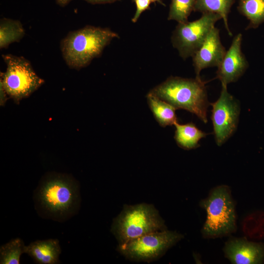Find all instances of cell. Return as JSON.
<instances>
[{
  "instance_id": "cell-1",
  "label": "cell",
  "mask_w": 264,
  "mask_h": 264,
  "mask_svg": "<svg viewBox=\"0 0 264 264\" xmlns=\"http://www.w3.org/2000/svg\"><path fill=\"white\" fill-rule=\"evenodd\" d=\"M33 200L35 209L42 218L66 221L80 209L79 183L68 175L48 173L43 177L34 191Z\"/></svg>"
},
{
  "instance_id": "cell-2",
  "label": "cell",
  "mask_w": 264,
  "mask_h": 264,
  "mask_svg": "<svg viewBox=\"0 0 264 264\" xmlns=\"http://www.w3.org/2000/svg\"><path fill=\"white\" fill-rule=\"evenodd\" d=\"M118 34L108 28L87 25L69 32L60 42L65 62L71 69L79 70L99 57Z\"/></svg>"
},
{
  "instance_id": "cell-3",
  "label": "cell",
  "mask_w": 264,
  "mask_h": 264,
  "mask_svg": "<svg viewBox=\"0 0 264 264\" xmlns=\"http://www.w3.org/2000/svg\"><path fill=\"white\" fill-rule=\"evenodd\" d=\"M205 82L195 79L170 77L151 90V93L172 105L196 114L204 123L208 122Z\"/></svg>"
},
{
  "instance_id": "cell-4",
  "label": "cell",
  "mask_w": 264,
  "mask_h": 264,
  "mask_svg": "<svg viewBox=\"0 0 264 264\" xmlns=\"http://www.w3.org/2000/svg\"><path fill=\"white\" fill-rule=\"evenodd\" d=\"M206 214L201 230L202 237L213 239L229 236L237 228V214L230 188L222 184L212 188L199 203Z\"/></svg>"
},
{
  "instance_id": "cell-5",
  "label": "cell",
  "mask_w": 264,
  "mask_h": 264,
  "mask_svg": "<svg viewBox=\"0 0 264 264\" xmlns=\"http://www.w3.org/2000/svg\"><path fill=\"white\" fill-rule=\"evenodd\" d=\"M167 229L158 211L151 204H125L112 221L110 231L118 244L145 234Z\"/></svg>"
},
{
  "instance_id": "cell-6",
  "label": "cell",
  "mask_w": 264,
  "mask_h": 264,
  "mask_svg": "<svg viewBox=\"0 0 264 264\" xmlns=\"http://www.w3.org/2000/svg\"><path fill=\"white\" fill-rule=\"evenodd\" d=\"M6 65L5 72H0V86L9 98L15 103L29 97L44 83L33 68L30 62L22 56L2 54Z\"/></svg>"
},
{
  "instance_id": "cell-7",
  "label": "cell",
  "mask_w": 264,
  "mask_h": 264,
  "mask_svg": "<svg viewBox=\"0 0 264 264\" xmlns=\"http://www.w3.org/2000/svg\"><path fill=\"white\" fill-rule=\"evenodd\" d=\"M183 238L176 231H156L118 244L117 250L131 261L151 263L162 257Z\"/></svg>"
},
{
  "instance_id": "cell-8",
  "label": "cell",
  "mask_w": 264,
  "mask_h": 264,
  "mask_svg": "<svg viewBox=\"0 0 264 264\" xmlns=\"http://www.w3.org/2000/svg\"><path fill=\"white\" fill-rule=\"evenodd\" d=\"M221 16L213 13L202 14L193 22L178 23L173 33V45L184 59L193 57Z\"/></svg>"
},
{
  "instance_id": "cell-9",
  "label": "cell",
  "mask_w": 264,
  "mask_h": 264,
  "mask_svg": "<svg viewBox=\"0 0 264 264\" xmlns=\"http://www.w3.org/2000/svg\"><path fill=\"white\" fill-rule=\"evenodd\" d=\"M221 85L220 97L210 103L215 138L218 146L224 144L235 132L240 113L238 101L228 92L227 86Z\"/></svg>"
},
{
  "instance_id": "cell-10",
  "label": "cell",
  "mask_w": 264,
  "mask_h": 264,
  "mask_svg": "<svg viewBox=\"0 0 264 264\" xmlns=\"http://www.w3.org/2000/svg\"><path fill=\"white\" fill-rule=\"evenodd\" d=\"M242 42V34L239 33L234 38L218 67L216 78L220 80L221 85L227 86L237 81L248 67V63L241 50Z\"/></svg>"
},
{
  "instance_id": "cell-11",
  "label": "cell",
  "mask_w": 264,
  "mask_h": 264,
  "mask_svg": "<svg viewBox=\"0 0 264 264\" xmlns=\"http://www.w3.org/2000/svg\"><path fill=\"white\" fill-rule=\"evenodd\" d=\"M223 252L233 264H264V243L245 238L230 237L225 242Z\"/></svg>"
},
{
  "instance_id": "cell-12",
  "label": "cell",
  "mask_w": 264,
  "mask_h": 264,
  "mask_svg": "<svg viewBox=\"0 0 264 264\" xmlns=\"http://www.w3.org/2000/svg\"><path fill=\"white\" fill-rule=\"evenodd\" d=\"M226 51L220 41L219 29L214 26L192 57L196 77L200 78V72L205 68L218 67Z\"/></svg>"
},
{
  "instance_id": "cell-13",
  "label": "cell",
  "mask_w": 264,
  "mask_h": 264,
  "mask_svg": "<svg viewBox=\"0 0 264 264\" xmlns=\"http://www.w3.org/2000/svg\"><path fill=\"white\" fill-rule=\"evenodd\" d=\"M61 253L59 242L57 239L38 240L26 246L25 253L40 264L60 263L59 257Z\"/></svg>"
},
{
  "instance_id": "cell-14",
  "label": "cell",
  "mask_w": 264,
  "mask_h": 264,
  "mask_svg": "<svg viewBox=\"0 0 264 264\" xmlns=\"http://www.w3.org/2000/svg\"><path fill=\"white\" fill-rule=\"evenodd\" d=\"M174 125L176 127L175 140L179 147L185 150L198 147L200 139L208 134L199 130L192 122L185 124L176 122Z\"/></svg>"
},
{
  "instance_id": "cell-15",
  "label": "cell",
  "mask_w": 264,
  "mask_h": 264,
  "mask_svg": "<svg viewBox=\"0 0 264 264\" xmlns=\"http://www.w3.org/2000/svg\"><path fill=\"white\" fill-rule=\"evenodd\" d=\"M149 106L159 124L163 127L177 122L175 110L171 104L149 92L147 95Z\"/></svg>"
},
{
  "instance_id": "cell-16",
  "label": "cell",
  "mask_w": 264,
  "mask_h": 264,
  "mask_svg": "<svg viewBox=\"0 0 264 264\" xmlns=\"http://www.w3.org/2000/svg\"><path fill=\"white\" fill-rule=\"evenodd\" d=\"M235 0H196L194 11L202 14L213 13L220 15L230 36L232 34L228 23V15Z\"/></svg>"
},
{
  "instance_id": "cell-17",
  "label": "cell",
  "mask_w": 264,
  "mask_h": 264,
  "mask_svg": "<svg viewBox=\"0 0 264 264\" xmlns=\"http://www.w3.org/2000/svg\"><path fill=\"white\" fill-rule=\"evenodd\" d=\"M25 32L19 20L2 18L0 20V48H6L11 44L20 42Z\"/></svg>"
},
{
  "instance_id": "cell-18",
  "label": "cell",
  "mask_w": 264,
  "mask_h": 264,
  "mask_svg": "<svg viewBox=\"0 0 264 264\" xmlns=\"http://www.w3.org/2000/svg\"><path fill=\"white\" fill-rule=\"evenodd\" d=\"M237 9L249 21L246 30L256 28L264 22V0H240Z\"/></svg>"
},
{
  "instance_id": "cell-19",
  "label": "cell",
  "mask_w": 264,
  "mask_h": 264,
  "mask_svg": "<svg viewBox=\"0 0 264 264\" xmlns=\"http://www.w3.org/2000/svg\"><path fill=\"white\" fill-rule=\"evenodd\" d=\"M26 246L20 238H16L0 247V264H19L22 254L25 253Z\"/></svg>"
},
{
  "instance_id": "cell-20",
  "label": "cell",
  "mask_w": 264,
  "mask_h": 264,
  "mask_svg": "<svg viewBox=\"0 0 264 264\" xmlns=\"http://www.w3.org/2000/svg\"><path fill=\"white\" fill-rule=\"evenodd\" d=\"M196 0H171L168 20H175L178 23L188 21L191 12L194 11Z\"/></svg>"
},
{
  "instance_id": "cell-21",
  "label": "cell",
  "mask_w": 264,
  "mask_h": 264,
  "mask_svg": "<svg viewBox=\"0 0 264 264\" xmlns=\"http://www.w3.org/2000/svg\"><path fill=\"white\" fill-rule=\"evenodd\" d=\"M132 1L135 3L136 10L132 21L136 22L142 12L151 9L150 5L152 2L151 0H132Z\"/></svg>"
},
{
  "instance_id": "cell-22",
  "label": "cell",
  "mask_w": 264,
  "mask_h": 264,
  "mask_svg": "<svg viewBox=\"0 0 264 264\" xmlns=\"http://www.w3.org/2000/svg\"><path fill=\"white\" fill-rule=\"evenodd\" d=\"M92 4L112 3L119 0H84Z\"/></svg>"
},
{
  "instance_id": "cell-23",
  "label": "cell",
  "mask_w": 264,
  "mask_h": 264,
  "mask_svg": "<svg viewBox=\"0 0 264 264\" xmlns=\"http://www.w3.org/2000/svg\"><path fill=\"white\" fill-rule=\"evenodd\" d=\"M0 105L3 106L7 101V99L9 98L6 92L3 88L0 86Z\"/></svg>"
},
{
  "instance_id": "cell-24",
  "label": "cell",
  "mask_w": 264,
  "mask_h": 264,
  "mask_svg": "<svg viewBox=\"0 0 264 264\" xmlns=\"http://www.w3.org/2000/svg\"><path fill=\"white\" fill-rule=\"evenodd\" d=\"M71 0H56V3L59 6L64 7Z\"/></svg>"
},
{
  "instance_id": "cell-25",
  "label": "cell",
  "mask_w": 264,
  "mask_h": 264,
  "mask_svg": "<svg viewBox=\"0 0 264 264\" xmlns=\"http://www.w3.org/2000/svg\"><path fill=\"white\" fill-rule=\"evenodd\" d=\"M151 0L152 1V2H154V3H155V2H158L163 6H165V4L163 3V2H162L161 0Z\"/></svg>"
}]
</instances>
